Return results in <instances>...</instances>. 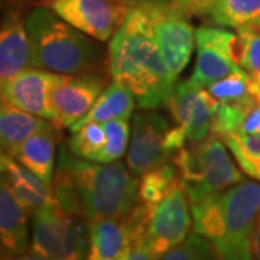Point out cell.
Masks as SVG:
<instances>
[{"label":"cell","mask_w":260,"mask_h":260,"mask_svg":"<svg viewBox=\"0 0 260 260\" xmlns=\"http://www.w3.org/2000/svg\"><path fill=\"white\" fill-rule=\"evenodd\" d=\"M109 73L143 110L167 107L177 80L171 75L153 32L150 3L130 5L109 45Z\"/></svg>","instance_id":"6da1fadb"},{"label":"cell","mask_w":260,"mask_h":260,"mask_svg":"<svg viewBox=\"0 0 260 260\" xmlns=\"http://www.w3.org/2000/svg\"><path fill=\"white\" fill-rule=\"evenodd\" d=\"M192 229L213 244L217 260L254 259V232L260 214V184L242 182L191 205Z\"/></svg>","instance_id":"7a4b0ae2"},{"label":"cell","mask_w":260,"mask_h":260,"mask_svg":"<svg viewBox=\"0 0 260 260\" xmlns=\"http://www.w3.org/2000/svg\"><path fill=\"white\" fill-rule=\"evenodd\" d=\"M58 168L71 179L87 223L124 218L138 204L140 179L119 160L110 164L87 160L75 156L68 145H64L59 150Z\"/></svg>","instance_id":"3957f363"},{"label":"cell","mask_w":260,"mask_h":260,"mask_svg":"<svg viewBox=\"0 0 260 260\" xmlns=\"http://www.w3.org/2000/svg\"><path fill=\"white\" fill-rule=\"evenodd\" d=\"M38 68L61 75L97 73L104 61L103 48L88 35L39 5L25 15Z\"/></svg>","instance_id":"277c9868"},{"label":"cell","mask_w":260,"mask_h":260,"mask_svg":"<svg viewBox=\"0 0 260 260\" xmlns=\"http://www.w3.org/2000/svg\"><path fill=\"white\" fill-rule=\"evenodd\" d=\"M191 205L242 182V172L224 146V140L210 135L189 142L174 158Z\"/></svg>","instance_id":"5b68a950"},{"label":"cell","mask_w":260,"mask_h":260,"mask_svg":"<svg viewBox=\"0 0 260 260\" xmlns=\"http://www.w3.org/2000/svg\"><path fill=\"white\" fill-rule=\"evenodd\" d=\"M83 220L61 210L55 201L41 207L32 214L30 251L48 260H85L88 234Z\"/></svg>","instance_id":"8992f818"},{"label":"cell","mask_w":260,"mask_h":260,"mask_svg":"<svg viewBox=\"0 0 260 260\" xmlns=\"http://www.w3.org/2000/svg\"><path fill=\"white\" fill-rule=\"evenodd\" d=\"M191 225V203L179 178L168 194L150 208L142 242L159 260L168 250L185 240Z\"/></svg>","instance_id":"52a82bcc"},{"label":"cell","mask_w":260,"mask_h":260,"mask_svg":"<svg viewBox=\"0 0 260 260\" xmlns=\"http://www.w3.org/2000/svg\"><path fill=\"white\" fill-rule=\"evenodd\" d=\"M197 58L188 81L195 88H208L227 75L243 70L239 64V37L220 26L195 29Z\"/></svg>","instance_id":"ba28073f"},{"label":"cell","mask_w":260,"mask_h":260,"mask_svg":"<svg viewBox=\"0 0 260 260\" xmlns=\"http://www.w3.org/2000/svg\"><path fill=\"white\" fill-rule=\"evenodd\" d=\"M171 129L172 123L158 112L143 110L133 116L126 159L136 177L174 160L177 152L169 145Z\"/></svg>","instance_id":"9c48e42d"},{"label":"cell","mask_w":260,"mask_h":260,"mask_svg":"<svg viewBox=\"0 0 260 260\" xmlns=\"http://www.w3.org/2000/svg\"><path fill=\"white\" fill-rule=\"evenodd\" d=\"M153 32L171 75L177 80L194 51L195 30L186 12L178 3L152 5Z\"/></svg>","instance_id":"30bf717a"},{"label":"cell","mask_w":260,"mask_h":260,"mask_svg":"<svg viewBox=\"0 0 260 260\" xmlns=\"http://www.w3.org/2000/svg\"><path fill=\"white\" fill-rule=\"evenodd\" d=\"M44 5L75 29L106 42L124 20L132 3L126 0H48Z\"/></svg>","instance_id":"8fae6325"},{"label":"cell","mask_w":260,"mask_h":260,"mask_svg":"<svg viewBox=\"0 0 260 260\" xmlns=\"http://www.w3.org/2000/svg\"><path fill=\"white\" fill-rule=\"evenodd\" d=\"M106 83L107 80L100 71L80 75L58 74L49 93L52 124L64 130L83 119L106 88Z\"/></svg>","instance_id":"7c38bea8"},{"label":"cell","mask_w":260,"mask_h":260,"mask_svg":"<svg viewBox=\"0 0 260 260\" xmlns=\"http://www.w3.org/2000/svg\"><path fill=\"white\" fill-rule=\"evenodd\" d=\"M217 103L205 88H195L188 80L175 84L167 109L186 143L201 142L211 135V120Z\"/></svg>","instance_id":"4fadbf2b"},{"label":"cell","mask_w":260,"mask_h":260,"mask_svg":"<svg viewBox=\"0 0 260 260\" xmlns=\"http://www.w3.org/2000/svg\"><path fill=\"white\" fill-rule=\"evenodd\" d=\"M58 74L42 68H28L2 83V102L34 113L52 123L49 93Z\"/></svg>","instance_id":"5bb4252c"},{"label":"cell","mask_w":260,"mask_h":260,"mask_svg":"<svg viewBox=\"0 0 260 260\" xmlns=\"http://www.w3.org/2000/svg\"><path fill=\"white\" fill-rule=\"evenodd\" d=\"M28 68H38L34 45L25 25V18H22L19 9H12L2 22L0 80L6 83Z\"/></svg>","instance_id":"9a60e30c"},{"label":"cell","mask_w":260,"mask_h":260,"mask_svg":"<svg viewBox=\"0 0 260 260\" xmlns=\"http://www.w3.org/2000/svg\"><path fill=\"white\" fill-rule=\"evenodd\" d=\"M181 6L188 16L220 28L237 29L260 16V0H191Z\"/></svg>","instance_id":"2e32d148"},{"label":"cell","mask_w":260,"mask_h":260,"mask_svg":"<svg viewBox=\"0 0 260 260\" xmlns=\"http://www.w3.org/2000/svg\"><path fill=\"white\" fill-rule=\"evenodd\" d=\"M133 244L124 218H102L88 223V251L85 260H127Z\"/></svg>","instance_id":"e0dca14e"},{"label":"cell","mask_w":260,"mask_h":260,"mask_svg":"<svg viewBox=\"0 0 260 260\" xmlns=\"http://www.w3.org/2000/svg\"><path fill=\"white\" fill-rule=\"evenodd\" d=\"M2 181H5L29 215L44 205L54 203V191L42 179L19 164L15 158L2 153Z\"/></svg>","instance_id":"ac0fdd59"},{"label":"cell","mask_w":260,"mask_h":260,"mask_svg":"<svg viewBox=\"0 0 260 260\" xmlns=\"http://www.w3.org/2000/svg\"><path fill=\"white\" fill-rule=\"evenodd\" d=\"M28 215L9 185L2 181L0 185V243L2 254H25L30 246Z\"/></svg>","instance_id":"d6986e66"},{"label":"cell","mask_w":260,"mask_h":260,"mask_svg":"<svg viewBox=\"0 0 260 260\" xmlns=\"http://www.w3.org/2000/svg\"><path fill=\"white\" fill-rule=\"evenodd\" d=\"M59 140V129L55 126L32 135L19 146L12 158L28 168L47 185L52 188L54 184V164H55V146Z\"/></svg>","instance_id":"ffe728a7"},{"label":"cell","mask_w":260,"mask_h":260,"mask_svg":"<svg viewBox=\"0 0 260 260\" xmlns=\"http://www.w3.org/2000/svg\"><path fill=\"white\" fill-rule=\"evenodd\" d=\"M51 127H54V124L47 119L2 102V109H0L2 153L12 156L15 150L32 135Z\"/></svg>","instance_id":"44dd1931"},{"label":"cell","mask_w":260,"mask_h":260,"mask_svg":"<svg viewBox=\"0 0 260 260\" xmlns=\"http://www.w3.org/2000/svg\"><path fill=\"white\" fill-rule=\"evenodd\" d=\"M136 106L133 94L126 87L113 81L99 95L90 112L73 124L70 130L87 123H106L116 119H130Z\"/></svg>","instance_id":"7402d4cb"},{"label":"cell","mask_w":260,"mask_h":260,"mask_svg":"<svg viewBox=\"0 0 260 260\" xmlns=\"http://www.w3.org/2000/svg\"><path fill=\"white\" fill-rule=\"evenodd\" d=\"M178 179L179 174L174 160L143 174L140 177L138 203L149 208H153L168 194V191Z\"/></svg>","instance_id":"603a6c76"},{"label":"cell","mask_w":260,"mask_h":260,"mask_svg":"<svg viewBox=\"0 0 260 260\" xmlns=\"http://www.w3.org/2000/svg\"><path fill=\"white\" fill-rule=\"evenodd\" d=\"M205 90L217 102L240 104L247 109L254 107L259 103L250 93V74H247L244 70L224 77L223 80L211 84Z\"/></svg>","instance_id":"cb8c5ba5"},{"label":"cell","mask_w":260,"mask_h":260,"mask_svg":"<svg viewBox=\"0 0 260 260\" xmlns=\"http://www.w3.org/2000/svg\"><path fill=\"white\" fill-rule=\"evenodd\" d=\"M68 148L78 158L99 162L104 145H106V129L103 123H87L80 127L71 129Z\"/></svg>","instance_id":"d4e9b609"},{"label":"cell","mask_w":260,"mask_h":260,"mask_svg":"<svg viewBox=\"0 0 260 260\" xmlns=\"http://www.w3.org/2000/svg\"><path fill=\"white\" fill-rule=\"evenodd\" d=\"M242 171L260 181V135H232L224 139Z\"/></svg>","instance_id":"484cf974"},{"label":"cell","mask_w":260,"mask_h":260,"mask_svg":"<svg viewBox=\"0 0 260 260\" xmlns=\"http://www.w3.org/2000/svg\"><path fill=\"white\" fill-rule=\"evenodd\" d=\"M106 129V145L103 149L99 162L110 164L121 159L129 149L130 124L129 119H116L103 123Z\"/></svg>","instance_id":"4316f807"},{"label":"cell","mask_w":260,"mask_h":260,"mask_svg":"<svg viewBox=\"0 0 260 260\" xmlns=\"http://www.w3.org/2000/svg\"><path fill=\"white\" fill-rule=\"evenodd\" d=\"M249 110L250 109L240 104L218 102L211 120V135L224 140L232 135L240 133L243 120Z\"/></svg>","instance_id":"83f0119b"},{"label":"cell","mask_w":260,"mask_h":260,"mask_svg":"<svg viewBox=\"0 0 260 260\" xmlns=\"http://www.w3.org/2000/svg\"><path fill=\"white\" fill-rule=\"evenodd\" d=\"M239 64L250 75H260V32L247 23L237 28Z\"/></svg>","instance_id":"f1b7e54d"},{"label":"cell","mask_w":260,"mask_h":260,"mask_svg":"<svg viewBox=\"0 0 260 260\" xmlns=\"http://www.w3.org/2000/svg\"><path fill=\"white\" fill-rule=\"evenodd\" d=\"M159 260H217V253L204 236L194 232Z\"/></svg>","instance_id":"f546056e"},{"label":"cell","mask_w":260,"mask_h":260,"mask_svg":"<svg viewBox=\"0 0 260 260\" xmlns=\"http://www.w3.org/2000/svg\"><path fill=\"white\" fill-rule=\"evenodd\" d=\"M240 135H260V102L247 112L243 120Z\"/></svg>","instance_id":"4dcf8cb0"},{"label":"cell","mask_w":260,"mask_h":260,"mask_svg":"<svg viewBox=\"0 0 260 260\" xmlns=\"http://www.w3.org/2000/svg\"><path fill=\"white\" fill-rule=\"evenodd\" d=\"M127 260H156L155 256L150 253L146 244L142 242V240H138L132 244L129 251V256H127Z\"/></svg>","instance_id":"1f68e13d"},{"label":"cell","mask_w":260,"mask_h":260,"mask_svg":"<svg viewBox=\"0 0 260 260\" xmlns=\"http://www.w3.org/2000/svg\"><path fill=\"white\" fill-rule=\"evenodd\" d=\"M2 260H48L42 256H39L37 253L30 251V253H25V254H19V256H6L2 254Z\"/></svg>","instance_id":"d6a6232c"},{"label":"cell","mask_w":260,"mask_h":260,"mask_svg":"<svg viewBox=\"0 0 260 260\" xmlns=\"http://www.w3.org/2000/svg\"><path fill=\"white\" fill-rule=\"evenodd\" d=\"M250 93L260 102V75H250Z\"/></svg>","instance_id":"836d02e7"},{"label":"cell","mask_w":260,"mask_h":260,"mask_svg":"<svg viewBox=\"0 0 260 260\" xmlns=\"http://www.w3.org/2000/svg\"><path fill=\"white\" fill-rule=\"evenodd\" d=\"M253 251H254V259L260 260V214L257 218V225L254 232V244H253Z\"/></svg>","instance_id":"e575fe53"},{"label":"cell","mask_w":260,"mask_h":260,"mask_svg":"<svg viewBox=\"0 0 260 260\" xmlns=\"http://www.w3.org/2000/svg\"><path fill=\"white\" fill-rule=\"evenodd\" d=\"M132 5H139V3H152V5H164V3H169L171 0H126Z\"/></svg>","instance_id":"d590c367"},{"label":"cell","mask_w":260,"mask_h":260,"mask_svg":"<svg viewBox=\"0 0 260 260\" xmlns=\"http://www.w3.org/2000/svg\"><path fill=\"white\" fill-rule=\"evenodd\" d=\"M250 25H253V26H254V28L257 29V30H259V32H260V16L257 19H256V20H253Z\"/></svg>","instance_id":"8d00e7d4"},{"label":"cell","mask_w":260,"mask_h":260,"mask_svg":"<svg viewBox=\"0 0 260 260\" xmlns=\"http://www.w3.org/2000/svg\"><path fill=\"white\" fill-rule=\"evenodd\" d=\"M172 3H178V5H184V3H188V2H191V0H171Z\"/></svg>","instance_id":"74e56055"},{"label":"cell","mask_w":260,"mask_h":260,"mask_svg":"<svg viewBox=\"0 0 260 260\" xmlns=\"http://www.w3.org/2000/svg\"><path fill=\"white\" fill-rule=\"evenodd\" d=\"M25 2H44V3H45L48 0H25Z\"/></svg>","instance_id":"f35d334b"}]
</instances>
